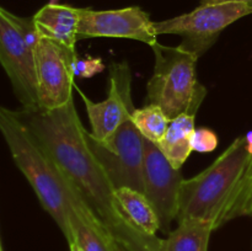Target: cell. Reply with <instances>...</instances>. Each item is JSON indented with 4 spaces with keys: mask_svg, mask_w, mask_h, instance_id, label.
<instances>
[{
    "mask_svg": "<svg viewBox=\"0 0 252 251\" xmlns=\"http://www.w3.org/2000/svg\"><path fill=\"white\" fill-rule=\"evenodd\" d=\"M0 130L15 165L31 185L44 211L54 219L69 241L71 203L68 181L46 148L16 117L14 110L0 108Z\"/></svg>",
    "mask_w": 252,
    "mask_h": 251,
    "instance_id": "obj_3",
    "label": "cell"
},
{
    "mask_svg": "<svg viewBox=\"0 0 252 251\" xmlns=\"http://www.w3.org/2000/svg\"><path fill=\"white\" fill-rule=\"evenodd\" d=\"M250 14L252 6L244 2L201 4L191 12L154 22V29L157 36H181L180 46L199 58L214 46L223 30Z\"/></svg>",
    "mask_w": 252,
    "mask_h": 251,
    "instance_id": "obj_6",
    "label": "cell"
},
{
    "mask_svg": "<svg viewBox=\"0 0 252 251\" xmlns=\"http://www.w3.org/2000/svg\"><path fill=\"white\" fill-rule=\"evenodd\" d=\"M49 153L64 179L76 191L108 231L125 218L116 206L115 188L94 155L74 100L56 110L14 111Z\"/></svg>",
    "mask_w": 252,
    "mask_h": 251,
    "instance_id": "obj_1",
    "label": "cell"
},
{
    "mask_svg": "<svg viewBox=\"0 0 252 251\" xmlns=\"http://www.w3.org/2000/svg\"><path fill=\"white\" fill-rule=\"evenodd\" d=\"M39 108L56 110L73 100L75 51L38 37L34 44Z\"/></svg>",
    "mask_w": 252,
    "mask_h": 251,
    "instance_id": "obj_8",
    "label": "cell"
},
{
    "mask_svg": "<svg viewBox=\"0 0 252 251\" xmlns=\"http://www.w3.org/2000/svg\"><path fill=\"white\" fill-rule=\"evenodd\" d=\"M86 137L113 188L129 187L144 193V138L132 118L108 139L98 140L89 132Z\"/></svg>",
    "mask_w": 252,
    "mask_h": 251,
    "instance_id": "obj_7",
    "label": "cell"
},
{
    "mask_svg": "<svg viewBox=\"0 0 252 251\" xmlns=\"http://www.w3.org/2000/svg\"><path fill=\"white\" fill-rule=\"evenodd\" d=\"M115 198L118 212L126 221L142 233L157 235V231L160 230L159 217L145 193L129 187H121L115 189Z\"/></svg>",
    "mask_w": 252,
    "mask_h": 251,
    "instance_id": "obj_14",
    "label": "cell"
},
{
    "mask_svg": "<svg viewBox=\"0 0 252 251\" xmlns=\"http://www.w3.org/2000/svg\"><path fill=\"white\" fill-rule=\"evenodd\" d=\"M91 125V134L106 140L132 118L135 111L132 100V71L128 62H113L108 66V95L101 102H94L78 89Z\"/></svg>",
    "mask_w": 252,
    "mask_h": 251,
    "instance_id": "obj_9",
    "label": "cell"
},
{
    "mask_svg": "<svg viewBox=\"0 0 252 251\" xmlns=\"http://www.w3.org/2000/svg\"><path fill=\"white\" fill-rule=\"evenodd\" d=\"M32 19L39 37L51 39L75 51L76 41L79 39L80 9L49 2L39 9Z\"/></svg>",
    "mask_w": 252,
    "mask_h": 251,
    "instance_id": "obj_13",
    "label": "cell"
},
{
    "mask_svg": "<svg viewBox=\"0 0 252 251\" xmlns=\"http://www.w3.org/2000/svg\"><path fill=\"white\" fill-rule=\"evenodd\" d=\"M102 59L100 57H76L74 62V75L78 78H93L105 69Z\"/></svg>",
    "mask_w": 252,
    "mask_h": 251,
    "instance_id": "obj_19",
    "label": "cell"
},
{
    "mask_svg": "<svg viewBox=\"0 0 252 251\" xmlns=\"http://www.w3.org/2000/svg\"><path fill=\"white\" fill-rule=\"evenodd\" d=\"M69 197L71 211L69 216L70 239L68 244H76L83 251H113L115 238L70 185Z\"/></svg>",
    "mask_w": 252,
    "mask_h": 251,
    "instance_id": "obj_12",
    "label": "cell"
},
{
    "mask_svg": "<svg viewBox=\"0 0 252 251\" xmlns=\"http://www.w3.org/2000/svg\"><path fill=\"white\" fill-rule=\"evenodd\" d=\"M0 251H4V249H2V246H0Z\"/></svg>",
    "mask_w": 252,
    "mask_h": 251,
    "instance_id": "obj_26",
    "label": "cell"
},
{
    "mask_svg": "<svg viewBox=\"0 0 252 251\" xmlns=\"http://www.w3.org/2000/svg\"><path fill=\"white\" fill-rule=\"evenodd\" d=\"M246 138V147H248V150L250 154H252V130H249L245 134Z\"/></svg>",
    "mask_w": 252,
    "mask_h": 251,
    "instance_id": "obj_22",
    "label": "cell"
},
{
    "mask_svg": "<svg viewBox=\"0 0 252 251\" xmlns=\"http://www.w3.org/2000/svg\"><path fill=\"white\" fill-rule=\"evenodd\" d=\"M219 144L218 135L209 128H196L192 138V148L194 152L211 153L217 149Z\"/></svg>",
    "mask_w": 252,
    "mask_h": 251,
    "instance_id": "obj_20",
    "label": "cell"
},
{
    "mask_svg": "<svg viewBox=\"0 0 252 251\" xmlns=\"http://www.w3.org/2000/svg\"><path fill=\"white\" fill-rule=\"evenodd\" d=\"M79 39L111 37L128 38L154 46L158 42L154 21L139 6L117 10L80 9Z\"/></svg>",
    "mask_w": 252,
    "mask_h": 251,
    "instance_id": "obj_11",
    "label": "cell"
},
{
    "mask_svg": "<svg viewBox=\"0 0 252 251\" xmlns=\"http://www.w3.org/2000/svg\"><path fill=\"white\" fill-rule=\"evenodd\" d=\"M179 225L170 231L166 239H158L159 251H208L213 225L201 219L177 221Z\"/></svg>",
    "mask_w": 252,
    "mask_h": 251,
    "instance_id": "obj_16",
    "label": "cell"
},
{
    "mask_svg": "<svg viewBox=\"0 0 252 251\" xmlns=\"http://www.w3.org/2000/svg\"><path fill=\"white\" fill-rule=\"evenodd\" d=\"M194 118L196 116L185 113L170 120L166 133L157 144L175 169L181 170L182 165L193 152L192 138L196 130Z\"/></svg>",
    "mask_w": 252,
    "mask_h": 251,
    "instance_id": "obj_15",
    "label": "cell"
},
{
    "mask_svg": "<svg viewBox=\"0 0 252 251\" xmlns=\"http://www.w3.org/2000/svg\"><path fill=\"white\" fill-rule=\"evenodd\" d=\"M111 235L120 241L128 251H159L158 236L148 235L133 228L128 221L123 220L120 225L110 230Z\"/></svg>",
    "mask_w": 252,
    "mask_h": 251,
    "instance_id": "obj_18",
    "label": "cell"
},
{
    "mask_svg": "<svg viewBox=\"0 0 252 251\" xmlns=\"http://www.w3.org/2000/svg\"><path fill=\"white\" fill-rule=\"evenodd\" d=\"M154 73L147 84V100L160 106L169 120L189 113L196 116L207 96V89L196 73L198 57L181 46L157 42Z\"/></svg>",
    "mask_w": 252,
    "mask_h": 251,
    "instance_id": "obj_4",
    "label": "cell"
},
{
    "mask_svg": "<svg viewBox=\"0 0 252 251\" xmlns=\"http://www.w3.org/2000/svg\"><path fill=\"white\" fill-rule=\"evenodd\" d=\"M252 198V154L245 135L238 137L204 171L184 180L177 221L201 219L214 230L249 216Z\"/></svg>",
    "mask_w": 252,
    "mask_h": 251,
    "instance_id": "obj_2",
    "label": "cell"
},
{
    "mask_svg": "<svg viewBox=\"0 0 252 251\" xmlns=\"http://www.w3.org/2000/svg\"><path fill=\"white\" fill-rule=\"evenodd\" d=\"M132 120L140 134L155 144L162 139L170 123L166 113L160 106L154 103H148L144 107L135 108Z\"/></svg>",
    "mask_w": 252,
    "mask_h": 251,
    "instance_id": "obj_17",
    "label": "cell"
},
{
    "mask_svg": "<svg viewBox=\"0 0 252 251\" xmlns=\"http://www.w3.org/2000/svg\"><path fill=\"white\" fill-rule=\"evenodd\" d=\"M249 216L252 217V198H251V203H250V209H249Z\"/></svg>",
    "mask_w": 252,
    "mask_h": 251,
    "instance_id": "obj_25",
    "label": "cell"
},
{
    "mask_svg": "<svg viewBox=\"0 0 252 251\" xmlns=\"http://www.w3.org/2000/svg\"><path fill=\"white\" fill-rule=\"evenodd\" d=\"M69 249H70V251H83L78 245H76V244H74V243L69 244Z\"/></svg>",
    "mask_w": 252,
    "mask_h": 251,
    "instance_id": "obj_24",
    "label": "cell"
},
{
    "mask_svg": "<svg viewBox=\"0 0 252 251\" xmlns=\"http://www.w3.org/2000/svg\"><path fill=\"white\" fill-rule=\"evenodd\" d=\"M113 251H128V250L122 245V244L120 243V241H117L115 239V244H113Z\"/></svg>",
    "mask_w": 252,
    "mask_h": 251,
    "instance_id": "obj_23",
    "label": "cell"
},
{
    "mask_svg": "<svg viewBox=\"0 0 252 251\" xmlns=\"http://www.w3.org/2000/svg\"><path fill=\"white\" fill-rule=\"evenodd\" d=\"M144 138V137H143ZM144 193L157 211L160 230L167 233L177 220L184 176L165 157L155 143L144 138ZM170 233V231H169Z\"/></svg>",
    "mask_w": 252,
    "mask_h": 251,
    "instance_id": "obj_10",
    "label": "cell"
},
{
    "mask_svg": "<svg viewBox=\"0 0 252 251\" xmlns=\"http://www.w3.org/2000/svg\"><path fill=\"white\" fill-rule=\"evenodd\" d=\"M201 4H223V2H244V4L251 5L252 0H199Z\"/></svg>",
    "mask_w": 252,
    "mask_h": 251,
    "instance_id": "obj_21",
    "label": "cell"
},
{
    "mask_svg": "<svg viewBox=\"0 0 252 251\" xmlns=\"http://www.w3.org/2000/svg\"><path fill=\"white\" fill-rule=\"evenodd\" d=\"M33 19L0 9V62L22 108L39 107L34 44L38 39Z\"/></svg>",
    "mask_w": 252,
    "mask_h": 251,
    "instance_id": "obj_5",
    "label": "cell"
}]
</instances>
